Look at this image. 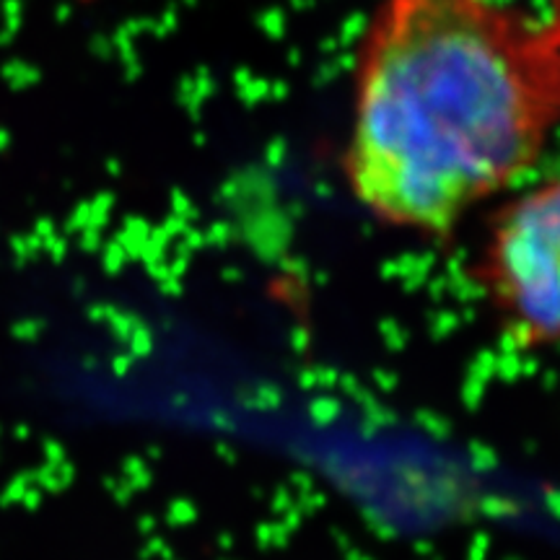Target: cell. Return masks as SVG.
Segmentation results:
<instances>
[{
	"instance_id": "obj_2",
	"label": "cell",
	"mask_w": 560,
	"mask_h": 560,
	"mask_svg": "<svg viewBox=\"0 0 560 560\" xmlns=\"http://www.w3.org/2000/svg\"><path fill=\"white\" fill-rule=\"evenodd\" d=\"M478 276L522 346L560 342V174L520 187L493 210Z\"/></svg>"
},
{
	"instance_id": "obj_1",
	"label": "cell",
	"mask_w": 560,
	"mask_h": 560,
	"mask_svg": "<svg viewBox=\"0 0 560 560\" xmlns=\"http://www.w3.org/2000/svg\"><path fill=\"white\" fill-rule=\"evenodd\" d=\"M560 128V0H380L340 170L376 221L444 236L514 190Z\"/></svg>"
}]
</instances>
